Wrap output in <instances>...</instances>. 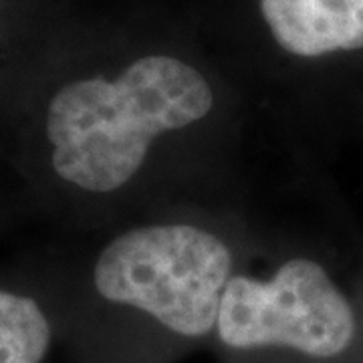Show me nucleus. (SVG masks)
I'll list each match as a JSON object with an SVG mask.
<instances>
[{"label": "nucleus", "instance_id": "obj_4", "mask_svg": "<svg viewBox=\"0 0 363 363\" xmlns=\"http://www.w3.org/2000/svg\"><path fill=\"white\" fill-rule=\"evenodd\" d=\"M267 37L293 59L363 51V0H255Z\"/></svg>", "mask_w": 363, "mask_h": 363}, {"label": "nucleus", "instance_id": "obj_5", "mask_svg": "<svg viewBox=\"0 0 363 363\" xmlns=\"http://www.w3.org/2000/svg\"><path fill=\"white\" fill-rule=\"evenodd\" d=\"M51 325L33 298L0 291V363H40Z\"/></svg>", "mask_w": 363, "mask_h": 363}, {"label": "nucleus", "instance_id": "obj_1", "mask_svg": "<svg viewBox=\"0 0 363 363\" xmlns=\"http://www.w3.org/2000/svg\"><path fill=\"white\" fill-rule=\"evenodd\" d=\"M214 89L178 55L142 52L113 75L59 87L47 105L51 166L85 192H116L140 172L156 138L210 116Z\"/></svg>", "mask_w": 363, "mask_h": 363}, {"label": "nucleus", "instance_id": "obj_2", "mask_svg": "<svg viewBox=\"0 0 363 363\" xmlns=\"http://www.w3.org/2000/svg\"><path fill=\"white\" fill-rule=\"evenodd\" d=\"M233 279V252L192 224H154L116 236L93 267L97 293L147 313L184 337L210 333Z\"/></svg>", "mask_w": 363, "mask_h": 363}, {"label": "nucleus", "instance_id": "obj_3", "mask_svg": "<svg viewBox=\"0 0 363 363\" xmlns=\"http://www.w3.org/2000/svg\"><path fill=\"white\" fill-rule=\"evenodd\" d=\"M216 329L222 343L234 350L272 345L335 357L355 335V315L321 264L291 259L269 281L233 277Z\"/></svg>", "mask_w": 363, "mask_h": 363}]
</instances>
